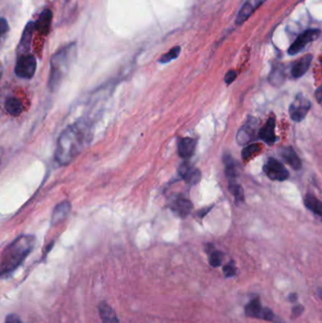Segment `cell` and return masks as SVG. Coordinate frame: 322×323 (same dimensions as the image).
<instances>
[{
    "label": "cell",
    "instance_id": "6da1fadb",
    "mask_svg": "<svg viewBox=\"0 0 322 323\" xmlns=\"http://www.w3.org/2000/svg\"><path fill=\"white\" fill-rule=\"evenodd\" d=\"M94 138V126L87 119H80L68 126L58 138L55 160L62 165L74 161Z\"/></svg>",
    "mask_w": 322,
    "mask_h": 323
},
{
    "label": "cell",
    "instance_id": "7a4b0ae2",
    "mask_svg": "<svg viewBox=\"0 0 322 323\" xmlns=\"http://www.w3.org/2000/svg\"><path fill=\"white\" fill-rule=\"evenodd\" d=\"M33 236H21L7 246L2 253L1 277L10 275L24 262L35 246Z\"/></svg>",
    "mask_w": 322,
    "mask_h": 323
},
{
    "label": "cell",
    "instance_id": "3957f363",
    "mask_svg": "<svg viewBox=\"0 0 322 323\" xmlns=\"http://www.w3.org/2000/svg\"><path fill=\"white\" fill-rule=\"evenodd\" d=\"M76 43H71L61 48L51 58V68L48 80V88L51 92L57 90L64 78L67 76V72L76 57Z\"/></svg>",
    "mask_w": 322,
    "mask_h": 323
},
{
    "label": "cell",
    "instance_id": "277c9868",
    "mask_svg": "<svg viewBox=\"0 0 322 323\" xmlns=\"http://www.w3.org/2000/svg\"><path fill=\"white\" fill-rule=\"evenodd\" d=\"M37 67L36 58L31 54H24L18 56L14 68L15 75L21 79H31L34 76Z\"/></svg>",
    "mask_w": 322,
    "mask_h": 323
},
{
    "label": "cell",
    "instance_id": "5b68a950",
    "mask_svg": "<svg viewBox=\"0 0 322 323\" xmlns=\"http://www.w3.org/2000/svg\"><path fill=\"white\" fill-rule=\"evenodd\" d=\"M311 108L310 101L302 94H298L289 106V115L295 122H301L305 118Z\"/></svg>",
    "mask_w": 322,
    "mask_h": 323
},
{
    "label": "cell",
    "instance_id": "8992f818",
    "mask_svg": "<svg viewBox=\"0 0 322 323\" xmlns=\"http://www.w3.org/2000/svg\"><path fill=\"white\" fill-rule=\"evenodd\" d=\"M264 171L272 181H283L288 179L289 172L284 164L274 158H268L264 165Z\"/></svg>",
    "mask_w": 322,
    "mask_h": 323
},
{
    "label": "cell",
    "instance_id": "52a82bcc",
    "mask_svg": "<svg viewBox=\"0 0 322 323\" xmlns=\"http://www.w3.org/2000/svg\"><path fill=\"white\" fill-rule=\"evenodd\" d=\"M320 34H321L320 29H308L304 31L301 35H299V37L296 39L293 44L290 46V48L288 49V54L289 55L298 54L299 52L303 50L309 43L318 39Z\"/></svg>",
    "mask_w": 322,
    "mask_h": 323
},
{
    "label": "cell",
    "instance_id": "ba28073f",
    "mask_svg": "<svg viewBox=\"0 0 322 323\" xmlns=\"http://www.w3.org/2000/svg\"><path fill=\"white\" fill-rule=\"evenodd\" d=\"M36 29L35 22L29 21V23L26 25L25 29L22 33V37L20 40L19 46H18V56L24 55V54H29L31 48V41H32V36L33 32Z\"/></svg>",
    "mask_w": 322,
    "mask_h": 323
},
{
    "label": "cell",
    "instance_id": "9c48e42d",
    "mask_svg": "<svg viewBox=\"0 0 322 323\" xmlns=\"http://www.w3.org/2000/svg\"><path fill=\"white\" fill-rule=\"evenodd\" d=\"M265 1V0H246L237 14V19H236V23L237 25H241L244 22H246V20L253 14V12Z\"/></svg>",
    "mask_w": 322,
    "mask_h": 323
},
{
    "label": "cell",
    "instance_id": "30bf717a",
    "mask_svg": "<svg viewBox=\"0 0 322 323\" xmlns=\"http://www.w3.org/2000/svg\"><path fill=\"white\" fill-rule=\"evenodd\" d=\"M178 172L180 177L191 185L197 184L201 179L200 171L197 168H193L188 162H181L179 166Z\"/></svg>",
    "mask_w": 322,
    "mask_h": 323
},
{
    "label": "cell",
    "instance_id": "8fae6325",
    "mask_svg": "<svg viewBox=\"0 0 322 323\" xmlns=\"http://www.w3.org/2000/svg\"><path fill=\"white\" fill-rule=\"evenodd\" d=\"M256 122L254 118H248L246 123L238 131L237 135V144L245 146L251 141L255 133Z\"/></svg>",
    "mask_w": 322,
    "mask_h": 323
},
{
    "label": "cell",
    "instance_id": "7c38bea8",
    "mask_svg": "<svg viewBox=\"0 0 322 323\" xmlns=\"http://www.w3.org/2000/svg\"><path fill=\"white\" fill-rule=\"evenodd\" d=\"M275 118L270 117L267 119L265 125L261 128L259 132V138L263 140L267 145H273L277 141V136L275 134Z\"/></svg>",
    "mask_w": 322,
    "mask_h": 323
},
{
    "label": "cell",
    "instance_id": "4fadbf2b",
    "mask_svg": "<svg viewBox=\"0 0 322 323\" xmlns=\"http://www.w3.org/2000/svg\"><path fill=\"white\" fill-rule=\"evenodd\" d=\"M196 145L197 141L194 138L185 137L180 139L178 145V152L180 157L183 159L191 158L196 151Z\"/></svg>",
    "mask_w": 322,
    "mask_h": 323
},
{
    "label": "cell",
    "instance_id": "5bb4252c",
    "mask_svg": "<svg viewBox=\"0 0 322 323\" xmlns=\"http://www.w3.org/2000/svg\"><path fill=\"white\" fill-rule=\"evenodd\" d=\"M98 314L102 323H120L114 308L104 301L98 304Z\"/></svg>",
    "mask_w": 322,
    "mask_h": 323
},
{
    "label": "cell",
    "instance_id": "9a60e30c",
    "mask_svg": "<svg viewBox=\"0 0 322 323\" xmlns=\"http://www.w3.org/2000/svg\"><path fill=\"white\" fill-rule=\"evenodd\" d=\"M52 11L49 9H46L41 12V14L39 15V18L35 26H36V29L38 30L40 34L43 35H47L50 29V26H51V21H52Z\"/></svg>",
    "mask_w": 322,
    "mask_h": 323
},
{
    "label": "cell",
    "instance_id": "2e32d148",
    "mask_svg": "<svg viewBox=\"0 0 322 323\" xmlns=\"http://www.w3.org/2000/svg\"><path fill=\"white\" fill-rule=\"evenodd\" d=\"M312 59V55L308 54L306 56L301 58L298 62H296V64L294 65L292 70H291L292 77L295 79L303 77L308 71L309 67L311 66Z\"/></svg>",
    "mask_w": 322,
    "mask_h": 323
},
{
    "label": "cell",
    "instance_id": "e0dca14e",
    "mask_svg": "<svg viewBox=\"0 0 322 323\" xmlns=\"http://www.w3.org/2000/svg\"><path fill=\"white\" fill-rule=\"evenodd\" d=\"M70 211H71V204L68 200H65L59 203L52 214V219H51L52 224L55 225L62 222L64 219H67Z\"/></svg>",
    "mask_w": 322,
    "mask_h": 323
},
{
    "label": "cell",
    "instance_id": "ac0fdd59",
    "mask_svg": "<svg viewBox=\"0 0 322 323\" xmlns=\"http://www.w3.org/2000/svg\"><path fill=\"white\" fill-rule=\"evenodd\" d=\"M281 156L283 157V159H284L289 165H291L293 167L295 170H300L302 168V166H303L302 161L298 157L297 153L295 152V151L291 147L284 148L281 151Z\"/></svg>",
    "mask_w": 322,
    "mask_h": 323
},
{
    "label": "cell",
    "instance_id": "d6986e66",
    "mask_svg": "<svg viewBox=\"0 0 322 323\" xmlns=\"http://www.w3.org/2000/svg\"><path fill=\"white\" fill-rule=\"evenodd\" d=\"M192 209H193L192 202L183 197H180L175 201L174 211L181 218L187 217L191 213Z\"/></svg>",
    "mask_w": 322,
    "mask_h": 323
},
{
    "label": "cell",
    "instance_id": "ffe728a7",
    "mask_svg": "<svg viewBox=\"0 0 322 323\" xmlns=\"http://www.w3.org/2000/svg\"><path fill=\"white\" fill-rule=\"evenodd\" d=\"M304 205L307 209L312 211L313 213L318 216H322V201L318 200L315 196L311 194H307L304 197Z\"/></svg>",
    "mask_w": 322,
    "mask_h": 323
},
{
    "label": "cell",
    "instance_id": "44dd1931",
    "mask_svg": "<svg viewBox=\"0 0 322 323\" xmlns=\"http://www.w3.org/2000/svg\"><path fill=\"white\" fill-rule=\"evenodd\" d=\"M5 109L8 114L17 116L23 111V103L16 97H9L5 101Z\"/></svg>",
    "mask_w": 322,
    "mask_h": 323
},
{
    "label": "cell",
    "instance_id": "7402d4cb",
    "mask_svg": "<svg viewBox=\"0 0 322 323\" xmlns=\"http://www.w3.org/2000/svg\"><path fill=\"white\" fill-rule=\"evenodd\" d=\"M285 74L284 68L282 67H275L268 76V81L274 86L282 85L284 83Z\"/></svg>",
    "mask_w": 322,
    "mask_h": 323
},
{
    "label": "cell",
    "instance_id": "603a6c76",
    "mask_svg": "<svg viewBox=\"0 0 322 323\" xmlns=\"http://www.w3.org/2000/svg\"><path fill=\"white\" fill-rule=\"evenodd\" d=\"M262 305L259 302V299L252 300L249 304L245 307V314L249 318H258L259 314L262 310Z\"/></svg>",
    "mask_w": 322,
    "mask_h": 323
},
{
    "label": "cell",
    "instance_id": "cb8c5ba5",
    "mask_svg": "<svg viewBox=\"0 0 322 323\" xmlns=\"http://www.w3.org/2000/svg\"><path fill=\"white\" fill-rule=\"evenodd\" d=\"M262 150L260 144H251L247 147H245L242 151V159L243 161H247L252 158L258 152Z\"/></svg>",
    "mask_w": 322,
    "mask_h": 323
},
{
    "label": "cell",
    "instance_id": "d4e9b609",
    "mask_svg": "<svg viewBox=\"0 0 322 323\" xmlns=\"http://www.w3.org/2000/svg\"><path fill=\"white\" fill-rule=\"evenodd\" d=\"M229 189L231 191V193L235 196L237 202L239 203L244 200V191L241 187V185L237 183V181H229Z\"/></svg>",
    "mask_w": 322,
    "mask_h": 323
},
{
    "label": "cell",
    "instance_id": "484cf974",
    "mask_svg": "<svg viewBox=\"0 0 322 323\" xmlns=\"http://www.w3.org/2000/svg\"><path fill=\"white\" fill-rule=\"evenodd\" d=\"M180 53V46H177V47H174L173 48H171L170 50L163 54L160 59H159V63L161 64H168L170 63L171 61L177 59L179 57Z\"/></svg>",
    "mask_w": 322,
    "mask_h": 323
},
{
    "label": "cell",
    "instance_id": "4316f807",
    "mask_svg": "<svg viewBox=\"0 0 322 323\" xmlns=\"http://www.w3.org/2000/svg\"><path fill=\"white\" fill-rule=\"evenodd\" d=\"M223 261V253L221 251L210 249L209 250V263L214 267H218L222 264Z\"/></svg>",
    "mask_w": 322,
    "mask_h": 323
},
{
    "label": "cell",
    "instance_id": "83f0119b",
    "mask_svg": "<svg viewBox=\"0 0 322 323\" xmlns=\"http://www.w3.org/2000/svg\"><path fill=\"white\" fill-rule=\"evenodd\" d=\"M258 318L262 319V320H265V321H269V322L275 321L274 314L268 308H262Z\"/></svg>",
    "mask_w": 322,
    "mask_h": 323
},
{
    "label": "cell",
    "instance_id": "f1b7e54d",
    "mask_svg": "<svg viewBox=\"0 0 322 323\" xmlns=\"http://www.w3.org/2000/svg\"><path fill=\"white\" fill-rule=\"evenodd\" d=\"M223 272L226 277H233L237 273V268L235 266V263H229L226 266H223Z\"/></svg>",
    "mask_w": 322,
    "mask_h": 323
},
{
    "label": "cell",
    "instance_id": "f546056e",
    "mask_svg": "<svg viewBox=\"0 0 322 323\" xmlns=\"http://www.w3.org/2000/svg\"><path fill=\"white\" fill-rule=\"evenodd\" d=\"M237 77V73L235 71V70H230V71L228 72L227 74L225 75V78H224V81H225L226 84H231V83H233V82L236 81Z\"/></svg>",
    "mask_w": 322,
    "mask_h": 323
},
{
    "label": "cell",
    "instance_id": "4dcf8cb0",
    "mask_svg": "<svg viewBox=\"0 0 322 323\" xmlns=\"http://www.w3.org/2000/svg\"><path fill=\"white\" fill-rule=\"evenodd\" d=\"M5 323H23V322L21 321V319H20L18 315H16V314H10V315H8L6 317Z\"/></svg>",
    "mask_w": 322,
    "mask_h": 323
},
{
    "label": "cell",
    "instance_id": "1f68e13d",
    "mask_svg": "<svg viewBox=\"0 0 322 323\" xmlns=\"http://www.w3.org/2000/svg\"><path fill=\"white\" fill-rule=\"evenodd\" d=\"M0 29H1V36L3 37L8 31H9V24L8 21L5 19L4 17L1 18V23H0Z\"/></svg>",
    "mask_w": 322,
    "mask_h": 323
},
{
    "label": "cell",
    "instance_id": "d6a6232c",
    "mask_svg": "<svg viewBox=\"0 0 322 323\" xmlns=\"http://www.w3.org/2000/svg\"><path fill=\"white\" fill-rule=\"evenodd\" d=\"M303 311H304V308H303V305H297L292 309V317L294 319L298 318L303 313Z\"/></svg>",
    "mask_w": 322,
    "mask_h": 323
},
{
    "label": "cell",
    "instance_id": "836d02e7",
    "mask_svg": "<svg viewBox=\"0 0 322 323\" xmlns=\"http://www.w3.org/2000/svg\"><path fill=\"white\" fill-rule=\"evenodd\" d=\"M316 98H317V100L321 103V102H322V85L320 86L319 88H318V90L316 91Z\"/></svg>",
    "mask_w": 322,
    "mask_h": 323
},
{
    "label": "cell",
    "instance_id": "e575fe53",
    "mask_svg": "<svg viewBox=\"0 0 322 323\" xmlns=\"http://www.w3.org/2000/svg\"><path fill=\"white\" fill-rule=\"evenodd\" d=\"M289 300L291 302H296L298 300V296H297L296 293H292V294H290V296H289Z\"/></svg>",
    "mask_w": 322,
    "mask_h": 323
},
{
    "label": "cell",
    "instance_id": "d590c367",
    "mask_svg": "<svg viewBox=\"0 0 322 323\" xmlns=\"http://www.w3.org/2000/svg\"><path fill=\"white\" fill-rule=\"evenodd\" d=\"M319 292H320V295H321V297L322 298V289H320V290H319Z\"/></svg>",
    "mask_w": 322,
    "mask_h": 323
}]
</instances>
